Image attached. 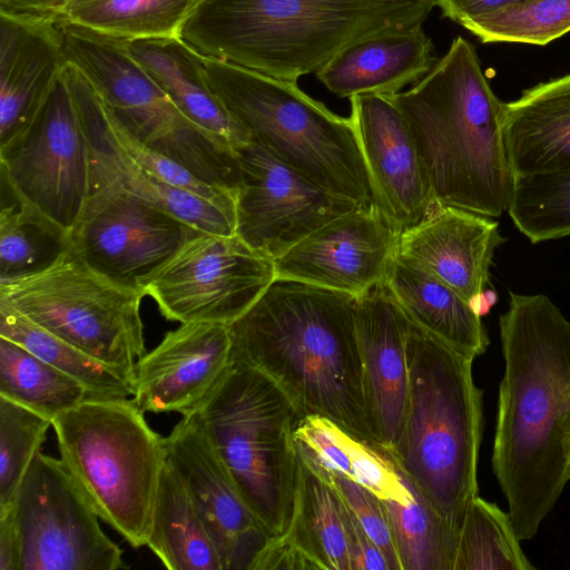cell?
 Segmentation results:
<instances>
[{
    "label": "cell",
    "instance_id": "6da1fadb",
    "mask_svg": "<svg viewBox=\"0 0 570 570\" xmlns=\"http://www.w3.org/2000/svg\"><path fill=\"white\" fill-rule=\"evenodd\" d=\"M492 469L520 540L554 508L570 469V321L543 294L510 293Z\"/></svg>",
    "mask_w": 570,
    "mask_h": 570
},
{
    "label": "cell",
    "instance_id": "7a4b0ae2",
    "mask_svg": "<svg viewBox=\"0 0 570 570\" xmlns=\"http://www.w3.org/2000/svg\"><path fill=\"white\" fill-rule=\"evenodd\" d=\"M355 296L276 277L229 324L230 361L252 365L307 414L375 442L367 417Z\"/></svg>",
    "mask_w": 570,
    "mask_h": 570
},
{
    "label": "cell",
    "instance_id": "3957f363",
    "mask_svg": "<svg viewBox=\"0 0 570 570\" xmlns=\"http://www.w3.org/2000/svg\"><path fill=\"white\" fill-rule=\"evenodd\" d=\"M438 0H195L180 38L200 55L296 82L350 45L423 24Z\"/></svg>",
    "mask_w": 570,
    "mask_h": 570
},
{
    "label": "cell",
    "instance_id": "277c9868",
    "mask_svg": "<svg viewBox=\"0 0 570 570\" xmlns=\"http://www.w3.org/2000/svg\"><path fill=\"white\" fill-rule=\"evenodd\" d=\"M391 98L410 126L434 202L499 218L513 185L502 135L504 102L474 47L456 37L421 80Z\"/></svg>",
    "mask_w": 570,
    "mask_h": 570
},
{
    "label": "cell",
    "instance_id": "5b68a950",
    "mask_svg": "<svg viewBox=\"0 0 570 570\" xmlns=\"http://www.w3.org/2000/svg\"><path fill=\"white\" fill-rule=\"evenodd\" d=\"M406 355V417L390 451L433 509L459 531L479 490L483 409L473 360L410 320Z\"/></svg>",
    "mask_w": 570,
    "mask_h": 570
},
{
    "label": "cell",
    "instance_id": "8992f818",
    "mask_svg": "<svg viewBox=\"0 0 570 570\" xmlns=\"http://www.w3.org/2000/svg\"><path fill=\"white\" fill-rule=\"evenodd\" d=\"M207 438L243 500L269 537L292 522L301 475L294 433L305 414L258 368L232 362L184 414Z\"/></svg>",
    "mask_w": 570,
    "mask_h": 570
},
{
    "label": "cell",
    "instance_id": "52a82bcc",
    "mask_svg": "<svg viewBox=\"0 0 570 570\" xmlns=\"http://www.w3.org/2000/svg\"><path fill=\"white\" fill-rule=\"evenodd\" d=\"M206 80L228 114L255 141L336 195L375 205L353 124L274 78L203 56Z\"/></svg>",
    "mask_w": 570,
    "mask_h": 570
},
{
    "label": "cell",
    "instance_id": "ba28073f",
    "mask_svg": "<svg viewBox=\"0 0 570 570\" xmlns=\"http://www.w3.org/2000/svg\"><path fill=\"white\" fill-rule=\"evenodd\" d=\"M60 460L99 518L131 547L146 546L165 438L131 397L90 396L52 421Z\"/></svg>",
    "mask_w": 570,
    "mask_h": 570
},
{
    "label": "cell",
    "instance_id": "9c48e42d",
    "mask_svg": "<svg viewBox=\"0 0 570 570\" xmlns=\"http://www.w3.org/2000/svg\"><path fill=\"white\" fill-rule=\"evenodd\" d=\"M57 24L68 62L129 134L202 180L237 191L240 173L236 151L180 112L130 53L126 40L69 23Z\"/></svg>",
    "mask_w": 570,
    "mask_h": 570
},
{
    "label": "cell",
    "instance_id": "30bf717a",
    "mask_svg": "<svg viewBox=\"0 0 570 570\" xmlns=\"http://www.w3.org/2000/svg\"><path fill=\"white\" fill-rule=\"evenodd\" d=\"M144 296L99 275L70 248L40 273L0 283V298L28 320L132 382L147 353Z\"/></svg>",
    "mask_w": 570,
    "mask_h": 570
},
{
    "label": "cell",
    "instance_id": "8fae6325",
    "mask_svg": "<svg viewBox=\"0 0 570 570\" xmlns=\"http://www.w3.org/2000/svg\"><path fill=\"white\" fill-rule=\"evenodd\" d=\"M0 160L1 183L69 233L88 197L90 156L63 75L33 120L0 146Z\"/></svg>",
    "mask_w": 570,
    "mask_h": 570
},
{
    "label": "cell",
    "instance_id": "7c38bea8",
    "mask_svg": "<svg viewBox=\"0 0 570 570\" xmlns=\"http://www.w3.org/2000/svg\"><path fill=\"white\" fill-rule=\"evenodd\" d=\"M20 570H117L121 549L60 459L38 452L12 501Z\"/></svg>",
    "mask_w": 570,
    "mask_h": 570
},
{
    "label": "cell",
    "instance_id": "4fadbf2b",
    "mask_svg": "<svg viewBox=\"0 0 570 570\" xmlns=\"http://www.w3.org/2000/svg\"><path fill=\"white\" fill-rule=\"evenodd\" d=\"M275 278V261L236 234L202 232L156 273L145 295L154 298L169 321L229 325Z\"/></svg>",
    "mask_w": 570,
    "mask_h": 570
},
{
    "label": "cell",
    "instance_id": "5bb4252c",
    "mask_svg": "<svg viewBox=\"0 0 570 570\" xmlns=\"http://www.w3.org/2000/svg\"><path fill=\"white\" fill-rule=\"evenodd\" d=\"M199 233L129 193L90 183L69 242L71 252L92 271L145 295L148 282Z\"/></svg>",
    "mask_w": 570,
    "mask_h": 570
},
{
    "label": "cell",
    "instance_id": "9a60e30c",
    "mask_svg": "<svg viewBox=\"0 0 570 570\" xmlns=\"http://www.w3.org/2000/svg\"><path fill=\"white\" fill-rule=\"evenodd\" d=\"M235 234L276 261L326 223L362 206L316 185L264 146L239 148Z\"/></svg>",
    "mask_w": 570,
    "mask_h": 570
},
{
    "label": "cell",
    "instance_id": "2e32d148",
    "mask_svg": "<svg viewBox=\"0 0 570 570\" xmlns=\"http://www.w3.org/2000/svg\"><path fill=\"white\" fill-rule=\"evenodd\" d=\"M399 233L376 205H362L317 228L275 261L276 277L355 297L385 281Z\"/></svg>",
    "mask_w": 570,
    "mask_h": 570
},
{
    "label": "cell",
    "instance_id": "e0dca14e",
    "mask_svg": "<svg viewBox=\"0 0 570 570\" xmlns=\"http://www.w3.org/2000/svg\"><path fill=\"white\" fill-rule=\"evenodd\" d=\"M357 142L374 202L399 234L417 224L435 203L410 126L391 96L350 98Z\"/></svg>",
    "mask_w": 570,
    "mask_h": 570
},
{
    "label": "cell",
    "instance_id": "ac0fdd59",
    "mask_svg": "<svg viewBox=\"0 0 570 570\" xmlns=\"http://www.w3.org/2000/svg\"><path fill=\"white\" fill-rule=\"evenodd\" d=\"M167 460L184 481L223 570H250L269 535L252 513L207 438L186 416L165 438Z\"/></svg>",
    "mask_w": 570,
    "mask_h": 570
},
{
    "label": "cell",
    "instance_id": "d6986e66",
    "mask_svg": "<svg viewBox=\"0 0 570 570\" xmlns=\"http://www.w3.org/2000/svg\"><path fill=\"white\" fill-rule=\"evenodd\" d=\"M62 73L88 140L90 183L129 193L200 232L235 234L236 209L174 187L140 166L110 134L102 116L100 98L82 73L69 62Z\"/></svg>",
    "mask_w": 570,
    "mask_h": 570
},
{
    "label": "cell",
    "instance_id": "ffe728a7",
    "mask_svg": "<svg viewBox=\"0 0 570 570\" xmlns=\"http://www.w3.org/2000/svg\"><path fill=\"white\" fill-rule=\"evenodd\" d=\"M230 351L229 325L183 323L138 361L131 399L144 413L184 415L218 383Z\"/></svg>",
    "mask_w": 570,
    "mask_h": 570
},
{
    "label": "cell",
    "instance_id": "44dd1931",
    "mask_svg": "<svg viewBox=\"0 0 570 570\" xmlns=\"http://www.w3.org/2000/svg\"><path fill=\"white\" fill-rule=\"evenodd\" d=\"M355 325L368 423L376 443L393 450L409 400V318L383 283L355 298Z\"/></svg>",
    "mask_w": 570,
    "mask_h": 570
},
{
    "label": "cell",
    "instance_id": "7402d4cb",
    "mask_svg": "<svg viewBox=\"0 0 570 570\" xmlns=\"http://www.w3.org/2000/svg\"><path fill=\"white\" fill-rule=\"evenodd\" d=\"M504 242L491 217L434 203L399 234L396 255L452 287L472 307L487 289L494 250Z\"/></svg>",
    "mask_w": 570,
    "mask_h": 570
},
{
    "label": "cell",
    "instance_id": "603a6c76",
    "mask_svg": "<svg viewBox=\"0 0 570 570\" xmlns=\"http://www.w3.org/2000/svg\"><path fill=\"white\" fill-rule=\"evenodd\" d=\"M67 63L55 21L0 10V146L33 120Z\"/></svg>",
    "mask_w": 570,
    "mask_h": 570
},
{
    "label": "cell",
    "instance_id": "cb8c5ba5",
    "mask_svg": "<svg viewBox=\"0 0 570 570\" xmlns=\"http://www.w3.org/2000/svg\"><path fill=\"white\" fill-rule=\"evenodd\" d=\"M439 59L422 24L356 41L341 50L317 72L334 95L391 96L421 80Z\"/></svg>",
    "mask_w": 570,
    "mask_h": 570
},
{
    "label": "cell",
    "instance_id": "d4e9b609",
    "mask_svg": "<svg viewBox=\"0 0 570 570\" xmlns=\"http://www.w3.org/2000/svg\"><path fill=\"white\" fill-rule=\"evenodd\" d=\"M502 135L514 176L570 168V73L504 104Z\"/></svg>",
    "mask_w": 570,
    "mask_h": 570
},
{
    "label": "cell",
    "instance_id": "484cf974",
    "mask_svg": "<svg viewBox=\"0 0 570 570\" xmlns=\"http://www.w3.org/2000/svg\"><path fill=\"white\" fill-rule=\"evenodd\" d=\"M127 45L135 59L193 124L234 151L250 142L249 134L210 89L203 55L180 37L127 41Z\"/></svg>",
    "mask_w": 570,
    "mask_h": 570
},
{
    "label": "cell",
    "instance_id": "4316f807",
    "mask_svg": "<svg viewBox=\"0 0 570 570\" xmlns=\"http://www.w3.org/2000/svg\"><path fill=\"white\" fill-rule=\"evenodd\" d=\"M384 284L410 321L473 361L484 354L481 316L452 287L396 254Z\"/></svg>",
    "mask_w": 570,
    "mask_h": 570
},
{
    "label": "cell",
    "instance_id": "83f0119b",
    "mask_svg": "<svg viewBox=\"0 0 570 570\" xmlns=\"http://www.w3.org/2000/svg\"><path fill=\"white\" fill-rule=\"evenodd\" d=\"M294 438L301 456L366 487L382 500L400 488L401 471L389 449L358 439L326 417L305 415Z\"/></svg>",
    "mask_w": 570,
    "mask_h": 570
},
{
    "label": "cell",
    "instance_id": "f1b7e54d",
    "mask_svg": "<svg viewBox=\"0 0 570 570\" xmlns=\"http://www.w3.org/2000/svg\"><path fill=\"white\" fill-rule=\"evenodd\" d=\"M146 546L169 570H223L217 548L168 460L161 472Z\"/></svg>",
    "mask_w": 570,
    "mask_h": 570
},
{
    "label": "cell",
    "instance_id": "f546056e",
    "mask_svg": "<svg viewBox=\"0 0 570 570\" xmlns=\"http://www.w3.org/2000/svg\"><path fill=\"white\" fill-rule=\"evenodd\" d=\"M382 501L402 570H453L459 531L402 470L399 490Z\"/></svg>",
    "mask_w": 570,
    "mask_h": 570
},
{
    "label": "cell",
    "instance_id": "4dcf8cb0",
    "mask_svg": "<svg viewBox=\"0 0 570 570\" xmlns=\"http://www.w3.org/2000/svg\"><path fill=\"white\" fill-rule=\"evenodd\" d=\"M0 396L53 421L96 395L20 344L0 336Z\"/></svg>",
    "mask_w": 570,
    "mask_h": 570
},
{
    "label": "cell",
    "instance_id": "1f68e13d",
    "mask_svg": "<svg viewBox=\"0 0 570 570\" xmlns=\"http://www.w3.org/2000/svg\"><path fill=\"white\" fill-rule=\"evenodd\" d=\"M1 185L11 202L2 199L0 212V283L40 273L70 248L65 228Z\"/></svg>",
    "mask_w": 570,
    "mask_h": 570
},
{
    "label": "cell",
    "instance_id": "d6a6232c",
    "mask_svg": "<svg viewBox=\"0 0 570 570\" xmlns=\"http://www.w3.org/2000/svg\"><path fill=\"white\" fill-rule=\"evenodd\" d=\"M195 0H86L56 23L126 41L180 37Z\"/></svg>",
    "mask_w": 570,
    "mask_h": 570
},
{
    "label": "cell",
    "instance_id": "836d02e7",
    "mask_svg": "<svg viewBox=\"0 0 570 570\" xmlns=\"http://www.w3.org/2000/svg\"><path fill=\"white\" fill-rule=\"evenodd\" d=\"M299 460L295 508L286 532L320 563L322 570H351L342 500L301 455Z\"/></svg>",
    "mask_w": 570,
    "mask_h": 570
},
{
    "label": "cell",
    "instance_id": "e575fe53",
    "mask_svg": "<svg viewBox=\"0 0 570 570\" xmlns=\"http://www.w3.org/2000/svg\"><path fill=\"white\" fill-rule=\"evenodd\" d=\"M0 336L76 379L96 396L131 397L134 394V382L127 375L41 328L2 298Z\"/></svg>",
    "mask_w": 570,
    "mask_h": 570
},
{
    "label": "cell",
    "instance_id": "d590c367",
    "mask_svg": "<svg viewBox=\"0 0 570 570\" xmlns=\"http://www.w3.org/2000/svg\"><path fill=\"white\" fill-rule=\"evenodd\" d=\"M509 512L479 495L458 532L453 570H533Z\"/></svg>",
    "mask_w": 570,
    "mask_h": 570
},
{
    "label": "cell",
    "instance_id": "8d00e7d4",
    "mask_svg": "<svg viewBox=\"0 0 570 570\" xmlns=\"http://www.w3.org/2000/svg\"><path fill=\"white\" fill-rule=\"evenodd\" d=\"M507 212L531 243L570 236V168L514 176Z\"/></svg>",
    "mask_w": 570,
    "mask_h": 570
},
{
    "label": "cell",
    "instance_id": "74e56055",
    "mask_svg": "<svg viewBox=\"0 0 570 570\" xmlns=\"http://www.w3.org/2000/svg\"><path fill=\"white\" fill-rule=\"evenodd\" d=\"M483 43L544 46L570 31V0H522L462 26Z\"/></svg>",
    "mask_w": 570,
    "mask_h": 570
},
{
    "label": "cell",
    "instance_id": "f35d334b",
    "mask_svg": "<svg viewBox=\"0 0 570 570\" xmlns=\"http://www.w3.org/2000/svg\"><path fill=\"white\" fill-rule=\"evenodd\" d=\"M52 421L0 396V505L13 501Z\"/></svg>",
    "mask_w": 570,
    "mask_h": 570
},
{
    "label": "cell",
    "instance_id": "ab89813d",
    "mask_svg": "<svg viewBox=\"0 0 570 570\" xmlns=\"http://www.w3.org/2000/svg\"><path fill=\"white\" fill-rule=\"evenodd\" d=\"M336 491L367 534L381 549L390 570H402L387 514L381 498L366 487L301 456Z\"/></svg>",
    "mask_w": 570,
    "mask_h": 570
},
{
    "label": "cell",
    "instance_id": "60d3db41",
    "mask_svg": "<svg viewBox=\"0 0 570 570\" xmlns=\"http://www.w3.org/2000/svg\"><path fill=\"white\" fill-rule=\"evenodd\" d=\"M250 570H322L320 563L289 534L269 537Z\"/></svg>",
    "mask_w": 570,
    "mask_h": 570
},
{
    "label": "cell",
    "instance_id": "b9f144b4",
    "mask_svg": "<svg viewBox=\"0 0 570 570\" xmlns=\"http://www.w3.org/2000/svg\"><path fill=\"white\" fill-rule=\"evenodd\" d=\"M342 520L351 570H390L381 549L343 501Z\"/></svg>",
    "mask_w": 570,
    "mask_h": 570
},
{
    "label": "cell",
    "instance_id": "7bdbcfd3",
    "mask_svg": "<svg viewBox=\"0 0 570 570\" xmlns=\"http://www.w3.org/2000/svg\"><path fill=\"white\" fill-rule=\"evenodd\" d=\"M21 541L13 503L0 505V570H20Z\"/></svg>",
    "mask_w": 570,
    "mask_h": 570
},
{
    "label": "cell",
    "instance_id": "ee69618b",
    "mask_svg": "<svg viewBox=\"0 0 570 570\" xmlns=\"http://www.w3.org/2000/svg\"><path fill=\"white\" fill-rule=\"evenodd\" d=\"M522 0H438L442 16L463 26L488 12Z\"/></svg>",
    "mask_w": 570,
    "mask_h": 570
},
{
    "label": "cell",
    "instance_id": "f6af8a7d",
    "mask_svg": "<svg viewBox=\"0 0 570 570\" xmlns=\"http://www.w3.org/2000/svg\"><path fill=\"white\" fill-rule=\"evenodd\" d=\"M86 0H0V10L58 21L71 8Z\"/></svg>",
    "mask_w": 570,
    "mask_h": 570
},
{
    "label": "cell",
    "instance_id": "bcb514c9",
    "mask_svg": "<svg viewBox=\"0 0 570 570\" xmlns=\"http://www.w3.org/2000/svg\"><path fill=\"white\" fill-rule=\"evenodd\" d=\"M569 481H570V469H569Z\"/></svg>",
    "mask_w": 570,
    "mask_h": 570
}]
</instances>
